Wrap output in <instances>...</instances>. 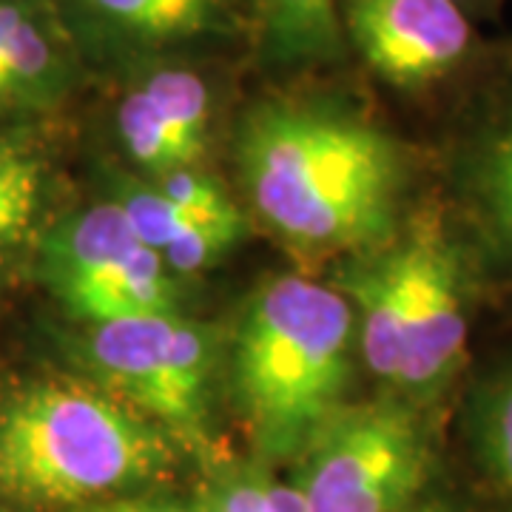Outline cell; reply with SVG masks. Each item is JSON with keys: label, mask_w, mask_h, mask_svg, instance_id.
<instances>
[{"label": "cell", "mask_w": 512, "mask_h": 512, "mask_svg": "<svg viewBox=\"0 0 512 512\" xmlns=\"http://www.w3.org/2000/svg\"><path fill=\"white\" fill-rule=\"evenodd\" d=\"M211 120V80L177 60L134 72L114 114L126 154L151 180L180 168H200L211 140Z\"/></svg>", "instance_id": "cell-9"}, {"label": "cell", "mask_w": 512, "mask_h": 512, "mask_svg": "<svg viewBox=\"0 0 512 512\" xmlns=\"http://www.w3.org/2000/svg\"><path fill=\"white\" fill-rule=\"evenodd\" d=\"M197 512H271L268 478L259 473H234L211 484Z\"/></svg>", "instance_id": "cell-20"}, {"label": "cell", "mask_w": 512, "mask_h": 512, "mask_svg": "<svg viewBox=\"0 0 512 512\" xmlns=\"http://www.w3.org/2000/svg\"><path fill=\"white\" fill-rule=\"evenodd\" d=\"M154 185L174 205H180L185 214H191L197 220L220 222L239 220L242 217L237 202L231 200V194L222 188V183H217L214 177H208L200 168L171 171V174H165L160 180H154Z\"/></svg>", "instance_id": "cell-19"}, {"label": "cell", "mask_w": 512, "mask_h": 512, "mask_svg": "<svg viewBox=\"0 0 512 512\" xmlns=\"http://www.w3.org/2000/svg\"><path fill=\"white\" fill-rule=\"evenodd\" d=\"M421 512H441V510H433V507H430V510H421Z\"/></svg>", "instance_id": "cell-22"}, {"label": "cell", "mask_w": 512, "mask_h": 512, "mask_svg": "<svg viewBox=\"0 0 512 512\" xmlns=\"http://www.w3.org/2000/svg\"><path fill=\"white\" fill-rule=\"evenodd\" d=\"M419 512H421V510H419Z\"/></svg>", "instance_id": "cell-24"}, {"label": "cell", "mask_w": 512, "mask_h": 512, "mask_svg": "<svg viewBox=\"0 0 512 512\" xmlns=\"http://www.w3.org/2000/svg\"><path fill=\"white\" fill-rule=\"evenodd\" d=\"M86 512H185L171 507V504H157V501H114V504H100Z\"/></svg>", "instance_id": "cell-21"}, {"label": "cell", "mask_w": 512, "mask_h": 512, "mask_svg": "<svg viewBox=\"0 0 512 512\" xmlns=\"http://www.w3.org/2000/svg\"><path fill=\"white\" fill-rule=\"evenodd\" d=\"M83 63L140 72L248 29L245 0H55Z\"/></svg>", "instance_id": "cell-7"}, {"label": "cell", "mask_w": 512, "mask_h": 512, "mask_svg": "<svg viewBox=\"0 0 512 512\" xmlns=\"http://www.w3.org/2000/svg\"><path fill=\"white\" fill-rule=\"evenodd\" d=\"M120 208L126 211L131 228L137 231V237L146 242L148 248H154L163 256L177 239H183L194 225L208 220H197L191 214H185L180 205L165 197L163 191L154 183H131L120 180L117 183V197Z\"/></svg>", "instance_id": "cell-17"}, {"label": "cell", "mask_w": 512, "mask_h": 512, "mask_svg": "<svg viewBox=\"0 0 512 512\" xmlns=\"http://www.w3.org/2000/svg\"><path fill=\"white\" fill-rule=\"evenodd\" d=\"M83 66L55 0H0V117L60 109Z\"/></svg>", "instance_id": "cell-11"}, {"label": "cell", "mask_w": 512, "mask_h": 512, "mask_svg": "<svg viewBox=\"0 0 512 512\" xmlns=\"http://www.w3.org/2000/svg\"><path fill=\"white\" fill-rule=\"evenodd\" d=\"M248 225L245 217L239 220L200 222L194 225L183 239H177L163 254V262L174 276H191L214 268L225 256L237 248V242L245 237Z\"/></svg>", "instance_id": "cell-18"}, {"label": "cell", "mask_w": 512, "mask_h": 512, "mask_svg": "<svg viewBox=\"0 0 512 512\" xmlns=\"http://www.w3.org/2000/svg\"><path fill=\"white\" fill-rule=\"evenodd\" d=\"M83 359L120 402L188 447H211V393L220 333L180 313L92 325Z\"/></svg>", "instance_id": "cell-4"}, {"label": "cell", "mask_w": 512, "mask_h": 512, "mask_svg": "<svg viewBox=\"0 0 512 512\" xmlns=\"http://www.w3.org/2000/svg\"><path fill=\"white\" fill-rule=\"evenodd\" d=\"M37 268L57 302L89 325L180 313V282L131 228L120 202L60 220L37 245Z\"/></svg>", "instance_id": "cell-5"}, {"label": "cell", "mask_w": 512, "mask_h": 512, "mask_svg": "<svg viewBox=\"0 0 512 512\" xmlns=\"http://www.w3.org/2000/svg\"><path fill=\"white\" fill-rule=\"evenodd\" d=\"M473 430L481 458L512 495V370L481 384L473 404Z\"/></svg>", "instance_id": "cell-16"}, {"label": "cell", "mask_w": 512, "mask_h": 512, "mask_svg": "<svg viewBox=\"0 0 512 512\" xmlns=\"http://www.w3.org/2000/svg\"><path fill=\"white\" fill-rule=\"evenodd\" d=\"M456 3H458V0H456Z\"/></svg>", "instance_id": "cell-23"}, {"label": "cell", "mask_w": 512, "mask_h": 512, "mask_svg": "<svg viewBox=\"0 0 512 512\" xmlns=\"http://www.w3.org/2000/svg\"><path fill=\"white\" fill-rule=\"evenodd\" d=\"M419 234L376 254L353 259L339 276V293L356 302V328L367 367L396 384L402 373L404 339L419 282Z\"/></svg>", "instance_id": "cell-12"}, {"label": "cell", "mask_w": 512, "mask_h": 512, "mask_svg": "<svg viewBox=\"0 0 512 512\" xmlns=\"http://www.w3.org/2000/svg\"><path fill=\"white\" fill-rule=\"evenodd\" d=\"M256 217L305 256L373 251L393 239L407 168L402 146L325 97H274L245 111L234 143Z\"/></svg>", "instance_id": "cell-1"}, {"label": "cell", "mask_w": 512, "mask_h": 512, "mask_svg": "<svg viewBox=\"0 0 512 512\" xmlns=\"http://www.w3.org/2000/svg\"><path fill=\"white\" fill-rule=\"evenodd\" d=\"M427 467V436L407 404H345L302 450L296 490L311 512H399Z\"/></svg>", "instance_id": "cell-6"}, {"label": "cell", "mask_w": 512, "mask_h": 512, "mask_svg": "<svg viewBox=\"0 0 512 512\" xmlns=\"http://www.w3.org/2000/svg\"><path fill=\"white\" fill-rule=\"evenodd\" d=\"M49 163L23 131L0 128V268L18 262L43 239Z\"/></svg>", "instance_id": "cell-14"}, {"label": "cell", "mask_w": 512, "mask_h": 512, "mask_svg": "<svg viewBox=\"0 0 512 512\" xmlns=\"http://www.w3.org/2000/svg\"><path fill=\"white\" fill-rule=\"evenodd\" d=\"M171 461L163 430L114 393L35 382L0 407V490L77 504L157 478Z\"/></svg>", "instance_id": "cell-3"}, {"label": "cell", "mask_w": 512, "mask_h": 512, "mask_svg": "<svg viewBox=\"0 0 512 512\" xmlns=\"http://www.w3.org/2000/svg\"><path fill=\"white\" fill-rule=\"evenodd\" d=\"M356 313L336 288L276 276L248 299L231 339V393L256 447L293 456L345 407Z\"/></svg>", "instance_id": "cell-2"}, {"label": "cell", "mask_w": 512, "mask_h": 512, "mask_svg": "<svg viewBox=\"0 0 512 512\" xmlns=\"http://www.w3.org/2000/svg\"><path fill=\"white\" fill-rule=\"evenodd\" d=\"M348 46L396 89L441 80L470 49V23L456 0H339Z\"/></svg>", "instance_id": "cell-8"}, {"label": "cell", "mask_w": 512, "mask_h": 512, "mask_svg": "<svg viewBox=\"0 0 512 512\" xmlns=\"http://www.w3.org/2000/svg\"><path fill=\"white\" fill-rule=\"evenodd\" d=\"M473 188L490 237L512 254V117L478 154Z\"/></svg>", "instance_id": "cell-15"}, {"label": "cell", "mask_w": 512, "mask_h": 512, "mask_svg": "<svg viewBox=\"0 0 512 512\" xmlns=\"http://www.w3.org/2000/svg\"><path fill=\"white\" fill-rule=\"evenodd\" d=\"M259 57L276 69H311L348 52L339 0H245Z\"/></svg>", "instance_id": "cell-13"}, {"label": "cell", "mask_w": 512, "mask_h": 512, "mask_svg": "<svg viewBox=\"0 0 512 512\" xmlns=\"http://www.w3.org/2000/svg\"><path fill=\"white\" fill-rule=\"evenodd\" d=\"M419 234V282L404 339L402 373L396 387L413 402L439 396L453 382L464 362L467 311H464V271L456 248L436 228H416Z\"/></svg>", "instance_id": "cell-10"}]
</instances>
